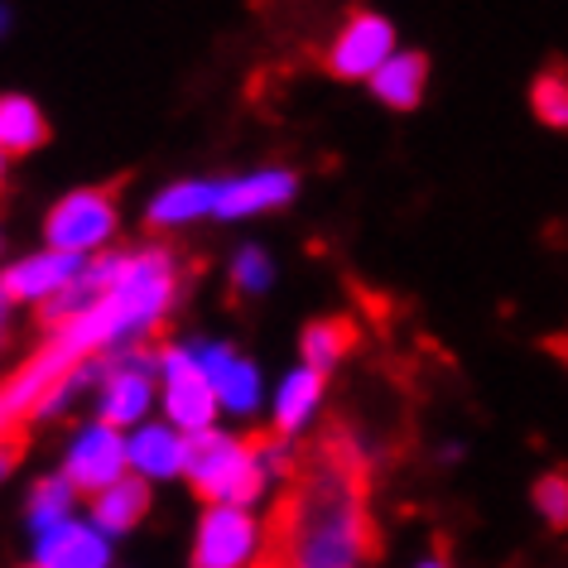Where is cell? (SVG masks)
<instances>
[{"instance_id": "9a60e30c", "label": "cell", "mask_w": 568, "mask_h": 568, "mask_svg": "<svg viewBox=\"0 0 568 568\" xmlns=\"http://www.w3.org/2000/svg\"><path fill=\"white\" fill-rule=\"evenodd\" d=\"M318 400H323V376L308 372V366L290 372V376H284V386H280V395H275V434L294 438L308 419H314Z\"/></svg>"}, {"instance_id": "f546056e", "label": "cell", "mask_w": 568, "mask_h": 568, "mask_svg": "<svg viewBox=\"0 0 568 568\" xmlns=\"http://www.w3.org/2000/svg\"><path fill=\"white\" fill-rule=\"evenodd\" d=\"M0 183H6V150H0Z\"/></svg>"}, {"instance_id": "6da1fadb", "label": "cell", "mask_w": 568, "mask_h": 568, "mask_svg": "<svg viewBox=\"0 0 568 568\" xmlns=\"http://www.w3.org/2000/svg\"><path fill=\"white\" fill-rule=\"evenodd\" d=\"M179 294V265L174 251L145 246L131 251L121 265L116 284L106 290V300H97L88 314L63 323L16 376L0 386V444H20V429L30 419H44L63 405V390L102 357L116 352L131 337H150L174 308Z\"/></svg>"}, {"instance_id": "ffe728a7", "label": "cell", "mask_w": 568, "mask_h": 568, "mask_svg": "<svg viewBox=\"0 0 568 568\" xmlns=\"http://www.w3.org/2000/svg\"><path fill=\"white\" fill-rule=\"evenodd\" d=\"M49 140V125L39 116V106L30 97H0V150L6 154H24L34 145H44Z\"/></svg>"}, {"instance_id": "ac0fdd59", "label": "cell", "mask_w": 568, "mask_h": 568, "mask_svg": "<svg viewBox=\"0 0 568 568\" xmlns=\"http://www.w3.org/2000/svg\"><path fill=\"white\" fill-rule=\"evenodd\" d=\"M424 78H429V63H424L419 53H395V59L372 78V92L386 106L409 111V106H419V97H424Z\"/></svg>"}, {"instance_id": "4dcf8cb0", "label": "cell", "mask_w": 568, "mask_h": 568, "mask_svg": "<svg viewBox=\"0 0 568 568\" xmlns=\"http://www.w3.org/2000/svg\"><path fill=\"white\" fill-rule=\"evenodd\" d=\"M255 568H280V564H270V559H255Z\"/></svg>"}, {"instance_id": "d6986e66", "label": "cell", "mask_w": 568, "mask_h": 568, "mask_svg": "<svg viewBox=\"0 0 568 568\" xmlns=\"http://www.w3.org/2000/svg\"><path fill=\"white\" fill-rule=\"evenodd\" d=\"M357 337H362V328L352 318H318V323H308V328H304V366L323 376L328 366H337L352 347H357Z\"/></svg>"}, {"instance_id": "d4e9b609", "label": "cell", "mask_w": 568, "mask_h": 568, "mask_svg": "<svg viewBox=\"0 0 568 568\" xmlns=\"http://www.w3.org/2000/svg\"><path fill=\"white\" fill-rule=\"evenodd\" d=\"M16 463H20V444H0V477H6Z\"/></svg>"}, {"instance_id": "83f0119b", "label": "cell", "mask_w": 568, "mask_h": 568, "mask_svg": "<svg viewBox=\"0 0 568 568\" xmlns=\"http://www.w3.org/2000/svg\"><path fill=\"white\" fill-rule=\"evenodd\" d=\"M554 352H559V357L568 362V337H564V343H554Z\"/></svg>"}, {"instance_id": "3957f363", "label": "cell", "mask_w": 568, "mask_h": 568, "mask_svg": "<svg viewBox=\"0 0 568 568\" xmlns=\"http://www.w3.org/2000/svg\"><path fill=\"white\" fill-rule=\"evenodd\" d=\"M183 473L197 487V496H207V506H241L246 510L255 496L265 491V467L255 463V444L222 429L183 438Z\"/></svg>"}, {"instance_id": "2e32d148", "label": "cell", "mask_w": 568, "mask_h": 568, "mask_svg": "<svg viewBox=\"0 0 568 568\" xmlns=\"http://www.w3.org/2000/svg\"><path fill=\"white\" fill-rule=\"evenodd\" d=\"M145 506H150V487H145L140 477H125V481H116L111 491L92 496V530H102V535H125L131 525H140Z\"/></svg>"}, {"instance_id": "1f68e13d", "label": "cell", "mask_w": 568, "mask_h": 568, "mask_svg": "<svg viewBox=\"0 0 568 568\" xmlns=\"http://www.w3.org/2000/svg\"><path fill=\"white\" fill-rule=\"evenodd\" d=\"M30 568H44V564H30Z\"/></svg>"}, {"instance_id": "7c38bea8", "label": "cell", "mask_w": 568, "mask_h": 568, "mask_svg": "<svg viewBox=\"0 0 568 568\" xmlns=\"http://www.w3.org/2000/svg\"><path fill=\"white\" fill-rule=\"evenodd\" d=\"M193 352L203 362V372L212 376V386H217V405H226L232 415H251L255 400H261V372L222 343H203Z\"/></svg>"}, {"instance_id": "ba28073f", "label": "cell", "mask_w": 568, "mask_h": 568, "mask_svg": "<svg viewBox=\"0 0 568 568\" xmlns=\"http://www.w3.org/2000/svg\"><path fill=\"white\" fill-rule=\"evenodd\" d=\"M154 372H160V357H145V352H131L106 372L102 395H97V409H102V424L111 429H140L145 424V409L154 400Z\"/></svg>"}, {"instance_id": "cb8c5ba5", "label": "cell", "mask_w": 568, "mask_h": 568, "mask_svg": "<svg viewBox=\"0 0 568 568\" xmlns=\"http://www.w3.org/2000/svg\"><path fill=\"white\" fill-rule=\"evenodd\" d=\"M270 280H275V270H270L265 251L246 246V251L236 255V265H232V284H236L241 294H265V290H270Z\"/></svg>"}, {"instance_id": "8fae6325", "label": "cell", "mask_w": 568, "mask_h": 568, "mask_svg": "<svg viewBox=\"0 0 568 568\" xmlns=\"http://www.w3.org/2000/svg\"><path fill=\"white\" fill-rule=\"evenodd\" d=\"M294 197V174L284 169H265V174H246V179H226L217 183V203L212 217H261L270 207H284Z\"/></svg>"}, {"instance_id": "484cf974", "label": "cell", "mask_w": 568, "mask_h": 568, "mask_svg": "<svg viewBox=\"0 0 568 568\" xmlns=\"http://www.w3.org/2000/svg\"><path fill=\"white\" fill-rule=\"evenodd\" d=\"M419 568H448V564H444V554H429V559H424Z\"/></svg>"}, {"instance_id": "52a82bcc", "label": "cell", "mask_w": 568, "mask_h": 568, "mask_svg": "<svg viewBox=\"0 0 568 568\" xmlns=\"http://www.w3.org/2000/svg\"><path fill=\"white\" fill-rule=\"evenodd\" d=\"M125 467H131V453H125L121 429H111V424L97 419L73 438L68 463H63V477L73 481V491L102 496V491L116 487V481H125Z\"/></svg>"}, {"instance_id": "7a4b0ae2", "label": "cell", "mask_w": 568, "mask_h": 568, "mask_svg": "<svg viewBox=\"0 0 568 568\" xmlns=\"http://www.w3.org/2000/svg\"><path fill=\"white\" fill-rule=\"evenodd\" d=\"M376 549L372 458L357 434L328 424L300 448L290 491L265 520L261 559L280 568H362Z\"/></svg>"}, {"instance_id": "5bb4252c", "label": "cell", "mask_w": 568, "mask_h": 568, "mask_svg": "<svg viewBox=\"0 0 568 568\" xmlns=\"http://www.w3.org/2000/svg\"><path fill=\"white\" fill-rule=\"evenodd\" d=\"M125 453H131V467L140 481L183 473V434L174 424H140V429L125 438Z\"/></svg>"}, {"instance_id": "8992f818", "label": "cell", "mask_w": 568, "mask_h": 568, "mask_svg": "<svg viewBox=\"0 0 568 568\" xmlns=\"http://www.w3.org/2000/svg\"><path fill=\"white\" fill-rule=\"evenodd\" d=\"M265 525L241 506H207L193 539V568H255Z\"/></svg>"}, {"instance_id": "4fadbf2b", "label": "cell", "mask_w": 568, "mask_h": 568, "mask_svg": "<svg viewBox=\"0 0 568 568\" xmlns=\"http://www.w3.org/2000/svg\"><path fill=\"white\" fill-rule=\"evenodd\" d=\"M34 554L44 568H106V535L68 520L53 535L34 539Z\"/></svg>"}, {"instance_id": "44dd1931", "label": "cell", "mask_w": 568, "mask_h": 568, "mask_svg": "<svg viewBox=\"0 0 568 568\" xmlns=\"http://www.w3.org/2000/svg\"><path fill=\"white\" fill-rule=\"evenodd\" d=\"M68 520H73V481H68V477L39 481L34 496H30V530H34V539L53 535Z\"/></svg>"}, {"instance_id": "7402d4cb", "label": "cell", "mask_w": 568, "mask_h": 568, "mask_svg": "<svg viewBox=\"0 0 568 568\" xmlns=\"http://www.w3.org/2000/svg\"><path fill=\"white\" fill-rule=\"evenodd\" d=\"M530 106H535V116L545 125H554V131H568V73H564V68H549L545 78H535Z\"/></svg>"}, {"instance_id": "5b68a950", "label": "cell", "mask_w": 568, "mask_h": 568, "mask_svg": "<svg viewBox=\"0 0 568 568\" xmlns=\"http://www.w3.org/2000/svg\"><path fill=\"white\" fill-rule=\"evenodd\" d=\"M44 232H49V251H63V255L88 261L92 251H102L106 241L116 236V197L102 193V189L68 193L63 203L49 212Z\"/></svg>"}, {"instance_id": "e0dca14e", "label": "cell", "mask_w": 568, "mask_h": 568, "mask_svg": "<svg viewBox=\"0 0 568 568\" xmlns=\"http://www.w3.org/2000/svg\"><path fill=\"white\" fill-rule=\"evenodd\" d=\"M212 203H217V183H203V179L169 183L150 203V226H183L193 217H212Z\"/></svg>"}, {"instance_id": "30bf717a", "label": "cell", "mask_w": 568, "mask_h": 568, "mask_svg": "<svg viewBox=\"0 0 568 568\" xmlns=\"http://www.w3.org/2000/svg\"><path fill=\"white\" fill-rule=\"evenodd\" d=\"M78 255H63V251H44V255H30V261H16L0 275V294L6 300H24V304H39L44 308L49 300H59V294L82 275Z\"/></svg>"}, {"instance_id": "277c9868", "label": "cell", "mask_w": 568, "mask_h": 568, "mask_svg": "<svg viewBox=\"0 0 568 568\" xmlns=\"http://www.w3.org/2000/svg\"><path fill=\"white\" fill-rule=\"evenodd\" d=\"M160 372H164V415L183 438L207 434L212 415H217V386L203 372L193 347H164L160 352Z\"/></svg>"}, {"instance_id": "9c48e42d", "label": "cell", "mask_w": 568, "mask_h": 568, "mask_svg": "<svg viewBox=\"0 0 568 568\" xmlns=\"http://www.w3.org/2000/svg\"><path fill=\"white\" fill-rule=\"evenodd\" d=\"M390 59H395V30L381 16H352V24L328 49V68L337 78H376Z\"/></svg>"}, {"instance_id": "603a6c76", "label": "cell", "mask_w": 568, "mask_h": 568, "mask_svg": "<svg viewBox=\"0 0 568 568\" xmlns=\"http://www.w3.org/2000/svg\"><path fill=\"white\" fill-rule=\"evenodd\" d=\"M535 510L564 530L568 525V473H545L535 481Z\"/></svg>"}, {"instance_id": "4316f807", "label": "cell", "mask_w": 568, "mask_h": 568, "mask_svg": "<svg viewBox=\"0 0 568 568\" xmlns=\"http://www.w3.org/2000/svg\"><path fill=\"white\" fill-rule=\"evenodd\" d=\"M6 308H10V300H6V294H0V333H6Z\"/></svg>"}, {"instance_id": "f1b7e54d", "label": "cell", "mask_w": 568, "mask_h": 568, "mask_svg": "<svg viewBox=\"0 0 568 568\" xmlns=\"http://www.w3.org/2000/svg\"><path fill=\"white\" fill-rule=\"evenodd\" d=\"M6 24H10V10H0V34H6Z\"/></svg>"}]
</instances>
